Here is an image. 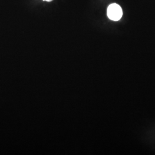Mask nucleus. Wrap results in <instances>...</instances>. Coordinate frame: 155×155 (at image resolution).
<instances>
[{
    "label": "nucleus",
    "instance_id": "f257e3e1",
    "mask_svg": "<svg viewBox=\"0 0 155 155\" xmlns=\"http://www.w3.org/2000/svg\"><path fill=\"white\" fill-rule=\"evenodd\" d=\"M107 16L113 21H118L122 16V10L121 6L117 4H112L107 8Z\"/></svg>",
    "mask_w": 155,
    "mask_h": 155
},
{
    "label": "nucleus",
    "instance_id": "f03ea898",
    "mask_svg": "<svg viewBox=\"0 0 155 155\" xmlns=\"http://www.w3.org/2000/svg\"><path fill=\"white\" fill-rule=\"evenodd\" d=\"M44 1H48V2H50V1H52V0H44Z\"/></svg>",
    "mask_w": 155,
    "mask_h": 155
}]
</instances>
